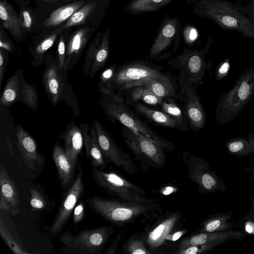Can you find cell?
I'll return each instance as SVG.
<instances>
[{
  "label": "cell",
  "mask_w": 254,
  "mask_h": 254,
  "mask_svg": "<svg viewBox=\"0 0 254 254\" xmlns=\"http://www.w3.org/2000/svg\"><path fill=\"white\" fill-rule=\"evenodd\" d=\"M123 234L124 232H121L116 236L110 246L107 249L105 254H114L116 253L117 248L122 239Z\"/></svg>",
  "instance_id": "cell-46"
},
{
  "label": "cell",
  "mask_w": 254,
  "mask_h": 254,
  "mask_svg": "<svg viewBox=\"0 0 254 254\" xmlns=\"http://www.w3.org/2000/svg\"><path fill=\"white\" fill-rule=\"evenodd\" d=\"M173 0H132L125 10L131 14L155 11L169 4Z\"/></svg>",
  "instance_id": "cell-29"
},
{
  "label": "cell",
  "mask_w": 254,
  "mask_h": 254,
  "mask_svg": "<svg viewBox=\"0 0 254 254\" xmlns=\"http://www.w3.org/2000/svg\"><path fill=\"white\" fill-rule=\"evenodd\" d=\"M249 213L254 218V205L251 204Z\"/></svg>",
  "instance_id": "cell-54"
},
{
  "label": "cell",
  "mask_w": 254,
  "mask_h": 254,
  "mask_svg": "<svg viewBox=\"0 0 254 254\" xmlns=\"http://www.w3.org/2000/svg\"><path fill=\"white\" fill-rule=\"evenodd\" d=\"M61 138L64 142V149L69 162L78 168L80 164L78 157L84 145L82 130L74 122L68 124Z\"/></svg>",
  "instance_id": "cell-17"
},
{
  "label": "cell",
  "mask_w": 254,
  "mask_h": 254,
  "mask_svg": "<svg viewBox=\"0 0 254 254\" xmlns=\"http://www.w3.org/2000/svg\"><path fill=\"white\" fill-rule=\"evenodd\" d=\"M71 185L62 194V199L55 219L48 228L49 233L54 236L58 235L68 221L76 204L85 194L83 171L81 165Z\"/></svg>",
  "instance_id": "cell-9"
},
{
  "label": "cell",
  "mask_w": 254,
  "mask_h": 254,
  "mask_svg": "<svg viewBox=\"0 0 254 254\" xmlns=\"http://www.w3.org/2000/svg\"><path fill=\"white\" fill-rule=\"evenodd\" d=\"M178 67L180 69V79H186L187 82L195 83L198 79L202 68V60L195 52L178 56Z\"/></svg>",
  "instance_id": "cell-21"
},
{
  "label": "cell",
  "mask_w": 254,
  "mask_h": 254,
  "mask_svg": "<svg viewBox=\"0 0 254 254\" xmlns=\"http://www.w3.org/2000/svg\"><path fill=\"white\" fill-rule=\"evenodd\" d=\"M230 67V64L228 63L225 62L224 63L219 69V72L220 73L223 74L226 72L229 69Z\"/></svg>",
  "instance_id": "cell-52"
},
{
  "label": "cell",
  "mask_w": 254,
  "mask_h": 254,
  "mask_svg": "<svg viewBox=\"0 0 254 254\" xmlns=\"http://www.w3.org/2000/svg\"><path fill=\"white\" fill-rule=\"evenodd\" d=\"M73 223L76 225L84 219L86 215V208L85 202L81 199L75 206L73 211Z\"/></svg>",
  "instance_id": "cell-42"
},
{
  "label": "cell",
  "mask_w": 254,
  "mask_h": 254,
  "mask_svg": "<svg viewBox=\"0 0 254 254\" xmlns=\"http://www.w3.org/2000/svg\"><path fill=\"white\" fill-rule=\"evenodd\" d=\"M247 7V12L246 13L254 19V0L250 2Z\"/></svg>",
  "instance_id": "cell-51"
},
{
  "label": "cell",
  "mask_w": 254,
  "mask_h": 254,
  "mask_svg": "<svg viewBox=\"0 0 254 254\" xmlns=\"http://www.w3.org/2000/svg\"><path fill=\"white\" fill-rule=\"evenodd\" d=\"M250 86L246 81H243L238 90V96L240 100H245L250 94Z\"/></svg>",
  "instance_id": "cell-47"
},
{
  "label": "cell",
  "mask_w": 254,
  "mask_h": 254,
  "mask_svg": "<svg viewBox=\"0 0 254 254\" xmlns=\"http://www.w3.org/2000/svg\"><path fill=\"white\" fill-rule=\"evenodd\" d=\"M52 158L57 168L61 189L66 190L73 183L75 178V172L78 168L69 162L64 148L57 141L52 149Z\"/></svg>",
  "instance_id": "cell-16"
},
{
  "label": "cell",
  "mask_w": 254,
  "mask_h": 254,
  "mask_svg": "<svg viewBox=\"0 0 254 254\" xmlns=\"http://www.w3.org/2000/svg\"><path fill=\"white\" fill-rule=\"evenodd\" d=\"M62 27L35 43L30 49L31 64L34 67L41 66L45 61L46 52L53 45L58 36L62 30Z\"/></svg>",
  "instance_id": "cell-27"
},
{
  "label": "cell",
  "mask_w": 254,
  "mask_h": 254,
  "mask_svg": "<svg viewBox=\"0 0 254 254\" xmlns=\"http://www.w3.org/2000/svg\"><path fill=\"white\" fill-rule=\"evenodd\" d=\"M243 171L251 173V176L254 179V167L244 168Z\"/></svg>",
  "instance_id": "cell-53"
},
{
  "label": "cell",
  "mask_w": 254,
  "mask_h": 254,
  "mask_svg": "<svg viewBox=\"0 0 254 254\" xmlns=\"http://www.w3.org/2000/svg\"><path fill=\"white\" fill-rule=\"evenodd\" d=\"M182 159L188 169V178L197 185L201 193L226 190L225 182L210 170L207 161L186 152H183Z\"/></svg>",
  "instance_id": "cell-8"
},
{
  "label": "cell",
  "mask_w": 254,
  "mask_h": 254,
  "mask_svg": "<svg viewBox=\"0 0 254 254\" xmlns=\"http://www.w3.org/2000/svg\"><path fill=\"white\" fill-rule=\"evenodd\" d=\"M0 18L3 27L11 33L16 39L21 36L22 24L12 7L6 2H0Z\"/></svg>",
  "instance_id": "cell-26"
},
{
  "label": "cell",
  "mask_w": 254,
  "mask_h": 254,
  "mask_svg": "<svg viewBox=\"0 0 254 254\" xmlns=\"http://www.w3.org/2000/svg\"><path fill=\"white\" fill-rule=\"evenodd\" d=\"M183 36L185 42L188 44L190 45L197 39V32L194 27L189 25L184 29Z\"/></svg>",
  "instance_id": "cell-45"
},
{
  "label": "cell",
  "mask_w": 254,
  "mask_h": 254,
  "mask_svg": "<svg viewBox=\"0 0 254 254\" xmlns=\"http://www.w3.org/2000/svg\"><path fill=\"white\" fill-rule=\"evenodd\" d=\"M186 102L185 114L187 120L193 128L200 127L203 122V113L199 101L190 86L186 90Z\"/></svg>",
  "instance_id": "cell-25"
},
{
  "label": "cell",
  "mask_w": 254,
  "mask_h": 254,
  "mask_svg": "<svg viewBox=\"0 0 254 254\" xmlns=\"http://www.w3.org/2000/svg\"><path fill=\"white\" fill-rule=\"evenodd\" d=\"M91 175L100 187L117 198L140 202L154 200L153 199L146 197L145 190L117 172H106L93 167Z\"/></svg>",
  "instance_id": "cell-7"
},
{
  "label": "cell",
  "mask_w": 254,
  "mask_h": 254,
  "mask_svg": "<svg viewBox=\"0 0 254 254\" xmlns=\"http://www.w3.org/2000/svg\"><path fill=\"white\" fill-rule=\"evenodd\" d=\"M95 4L89 3L80 8L68 19L64 26V28H68L71 26L81 24L86 20L87 16L93 10Z\"/></svg>",
  "instance_id": "cell-39"
},
{
  "label": "cell",
  "mask_w": 254,
  "mask_h": 254,
  "mask_svg": "<svg viewBox=\"0 0 254 254\" xmlns=\"http://www.w3.org/2000/svg\"><path fill=\"white\" fill-rule=\"evenodd\" d=\"M100 104L106 116L113 123L116 120L124 126L149 137L166 146L172 151L174 146L164 137L159 136L126 104L121 93L112 95H102Z\"/></svg>",
  "instance_id": "cell-4"
},
{
  "label": "cell",
  "mask_w": 254,
  "mask_h": 254,
  "mask_svg": "<svg viewBox=\"0 0 254 254\" xmlns=\"http://www.w3.org/2000/svg\"><path fill=\"white\" fill-rule=\"evenodd\" d=\"M22 16L23 18L24 25L26 28H29L32 24V18L27 10H24L22 12Z\"/></svg>",
  "instance_id": "cell-49"
},
{
  "label": "cell",
  "mask_w": 254,
  "mask_h": 254,
  "mask_svg": "<svg viewBox=\"0 0 254 254\" xmlns=\"http://www.w3.org/2000/svg\"><path fill=\"white\" fill-rule=\"evenodd\" d=\"M122 132L125 142L136 159L156 169H160L164 166L165 151H169L166 146L124 126Z\"/></svg>",
  "instance_id": "cell-6"
},
{
  "label": "cell",
  "mask_w": 254,
  "mask_h": 254,
  "mask_svg": "<svg viewBox=\"0 0 254 254\" xmlns=\"http://www.w3.org/2000/svg\"><path fill=\"white\" fill-rule=\"evenodd\" d=\"M58 66V62L56 64L47 65L42 75V80L45 91L54 106H57L62 98L64 79Z\"/></svg>",
  "instance_id": "cell-15"
},
{
  "label": "cell",
  "mask_w": 254,
  "mask_h": 254,
  "mask_svg": "<svg viewBox=\"0 0 254 254\" xmlns=\"http://www.w3.org/2000/svg\"><path fill=\"white\" fill-rule=\"evenodd\" d=\"M113 224L93 229H84L77 235L70 230L61 235L62 251L67 254H100L115 231Z\"/></svg>",
  "instance_id": "cell-5"
},
{
  "label": "cell",
  "mask_w": 254,
  "mask_h": 254,
  "mask_svg": "<svg viewBox=\"0 0 254 254\" xmlns=\"http://www.w3.org/2000/svg\"><path fill=\"white\" fill-rule=\"evenodd\" d=\"M0 207L14 217L21 213L20 199L15 182L0 164Z\"/></svg>",
  "instance_id": "cell-14"
},
{
  "label": "cell",
  "mask_w": 254,
  "mask_h": 254,
  "mask_svg": "<svg viewBox=\"0 0 254 254\" xmlns=\"http://www.w3.org/2000/svg\"><path fill=\"white\" fill-rule=\"evenodd\" d=\"M193 13L211 19L222 29L237 30L246 37H254V19L231 2L200 0Z\"/></svg>",
  "instance_id": "cell-3"
},
{
  "label": "cell",
  "mask_w": 254,
  "mask_h": 254,
  "mask_svg": "<svg viewBox=\"0 0 254 254\" xmlns=\"http://www.w3.org/2000/svg\"><path fill=\"white\" fill-rule=\"evenodd\" d=\"M0 236L8 248L15 254H30L22 243L19 244L12 236L6 228L0 216Z\"/></svg>",
  "instance_id": "cell-36"
},
{
  "label": "cell",
  "mask_w": 254,
  "mask_h": 254,
  "mask_svg": "<svg viewBox=\"0 0 254 254\" xmlns=\"http://www.w3.org/2000/svg\"><path fill=\"white\" fill-rule=\"evenodd\" d=\"M83 3V1H77L60 7L53 11L49 17L43 23V24L46 27L59 25L70 18L74 13L79 10Z\"/></svg>",
  "instance_id": "cell-30"
},
{
  "label": "cell",
  "mask_w": 254,
  "mask_h": 254,
  "mask_svg": "<svg viewBox=\"0 0 254 254\" xmlns=\"http://www.w3.org/2000/svg\"><path fill=\"white\" fill-rule=\"evenodd\" d=\"M131 102L135 111L149 122L160 126L186 130L176 120L163 111L150 109L138 101Z\"/></svg>",
  "instance_id": "cell-22"
},
{
  "label": "cell",
  "mask_w": 254,
  "mask_h": 254,
  "mask_svg": "<svg viewBox=\"0 0 254 254\" xmlns=\"http://www.w3.org/2000/svg\"><path fill=\"white\" fill-rule=\"evenodd\" d=\"M0 47L8 52H13L15 50L13 43L10 40L3 37L1 34L0 39Z\"/></svg>",
  "instance_id": "cell-48"
},
{
  "label": "cell",
  "mask_w": 254,
  "mask_h": 254,
  "mask_svg": "<svg viewBox=\"0 0 254 254\" xmlns=\"http://www.w3.org/2000/svg\"><path fill=\"white\" fill-rule=\"evenodd\" d=\"M182 217L179 211L167 210L149 220L141 233L152 254H175L179 250L181 239L189 231L183 227Z\"/></svg>",
  "instance_id": "cell-2"
},
{
  "label": "cell",
  "mask_w": 254,
  "mask_h": 254,
  "mask_svg": "<svg viewBox=\"0 0 254 254\" xmlns=\"http://www.w3.org/2000/svg\"><path fill=\"white\" fill-rule=\"evenodd\" d=\"M117 67L114 64L101 72L98 85L99 91L102 95H112L115 93L114 80Z\"/></svg>",
  "instance_id": "cell-35"
},
{
  "label": "cell",
  "mask_w": 254,
  "mask_h": 254,
  "mask_svg": "<svg viewBox=\"0 0 254 254\" xmlns=\"http://www.w3.org/2000/svg\"><path fill=\"white\" fill-rule=\"evenodd\" d=\"M17 146L26 165L36 170L45 164V158L38 151L36 141L20 125L16 128Z\"/></svg>",
  "instance_id": "cell-13"
},
{
  "label": "cell",
  "mask_w": 254,
  "mask_h": 254,
  "mask_svg": "<svg viewBox=\"0 0 254 254\" xmlns=\"http://www.w3.org/2000/svg\"><path fill=\"white\" fill-rule=\"evenodd\" d=\"M235 227L242 229L247 236L254 237V218L249 213L237 222Z\"/></svg>",
  "instance_id": "cell-41"
},
{
  "label": "cell",
  "mask_w": 254,
  "mask_h": 254,
  "mask_svg": "<svg viewBox=\"0 0 254 254\" xmlns=\"http://www.w3.org/2000/svg\"><path fill=\"white\" fill-rule=\"evenodd\" d=\"M88 28H82L76 31L69 39L66 46L65 61L64 71H70L80 58L88 41Z\"/></svg>",
  "instance_id": "cell-20"
},
{
  "label": "cell",
  "mask_w": 254,
  "mask_h": 254,
  "mask_svg": "<svg viewBox=\"0 0 254 254\" xmlns=\"http://www.w3.org/2000/svg\"><path fill=\"white\" fill-rule=\"evenodd\" d=\"M8 52L0 48V87L2 85L6 67L8 63Z\"/></svg>",
  "instance_id": "cell-44"
},
{
  "label": "cell",
  "mask_w": 254,
  "mask_h": 254,
  "mask_svg": "<svg viewBox=\"0 0 254 254\" xmlns=\"http://www.w3.org/2000/svg\"><path fill=\"white\" fill-rule=\"evenodd\" d=\"M47 1H50V2H52L53 1H58V0H46Z\"/></svg>",
  "instance_id": "cell-56"
},
{
  "label": "cell",
  "mask_w": 254,
  "mask_h": 254,
  "mask_svg": "<svg viewBox=\"0 0 254 254\" xmlns=\"http://www.w3.org/2000/svg\"><path fill=\"white\" fill-rule=\"evenodd\" d=\"M135 86H145L162 100L173 97L175 94L173 85L166 75L153 77L138 82L133 84L130 88Z\"/></svg>",
  "instance_id": "cell-23"
},
{
  "label": "cell",
  "mask_w": 254,
  "mask_h": 254,
  "mask_svg": "<svg viewBox=\"0 0 254 254\" xmlns=\"http://www.w3.org/2000/svg\"><path fill=\"white\" fill-rule=\"evenodd\" d=\"M92 211L117 227L131 223L140 217L150 220L162 212L161 204L108 198L97 195L86 199Z\"/></svg>",
  "instance_id": "cell-1"
},
{
  "label": "cell",
  "mask_w": 254,
  "mask_h": 254,
  "mask_svg": "<svg viewBox=\"0 0 254 254\" xmlns=\"http://www.w3.org/2000/svg\"><path fill=\"white\" fill-rule=\"evenodd\" d=\"M163 112L176 120L185 129V118L181 108L173 99V97H169L162 100L160 103Z\"/></svg>",
  "instance_id": "cell-38"
},
{
  "label": "cell",
  "mask_w": 254,
  "mask_h": 254,
  "mask_svg": "<svg viewBox=\"0 0 254 254\" xmlns=\"http://www.w3.org/2000/svg\"><path fill=\"white\" fill-rule=\"evenodd\" d=\"M18 74L17 71L7 79L0 98L2 105H10L20 99L21 80Z\"/></svg>",
  "instance_id": "cell-28"
},
{
  "label": "cell",
  "mask_w": 254,
  "mask_h": 254,
  "mask_svg": "<svg viewBox=\"0 0 254 254\" xmlns=\"http://www.w3.org/2000/svg\"><path fill=\"white\" fill-rule=\"evenodd\" d=\"M86 155L91 160L92 167L105 170L110 162L104 155L97 140L94 127L90 128V135L88 133V125L80 124Z\"/></svg>",
  "instance_id": "cell-19"
},
{
  "label": "cell",
  "mask_w": 254,
  "mask_h": 254,
  "mask_svg": "<svg viewBox=\"0 0 254 254\" xmlns=\"http://www.w3.org/2000/svg\"><path fill=\"white\" fill-rule=\"evenodd\" d=\"M232 216L231 211L210 215L201 222L200 228L196 232L211 233L232 230L235 224L228 221Z\"/></svg>",
  "instance_id": "cell-24"
},
{
  "label": "cell",
  "mask_w": 254,
  "mask_h": 254,
  "mask_svg": "<svg viewBox=\"0 0 254 254\" xmlns=\"http://www.w3.org/2000/svg\"><path fill=\"white\" fill-rule=\"evenodd\" d=\"M217 247L211 244L190 246L185 249L177 251L175 254H201L212 251Z\"/></svg>",
  "instance_id": "cell-40"
},
{
  "label": "cell",
  "mask_w": 254,
  "mask_h": 254,
  "mask_svg": "<svg viewBox=\"0 0 254 254\" xmlns=\"http://www.w3.org/2000/svg\"><path fill=\"white\" fill-rule=\"evenodd\" d=\"M251 204L254 205V196L252 198L251 200Z\"/></svg>",
  "instance_id": "cell-55"
},
{
  "label": "cell",
  "mask_w": 254,
  "mask_h": 254,
  "mask_svg": "<svg viewBox=\"0 0 254 254\" xmlns=\"http://www.w3.org/2000/svg\"><path fill=\"white\" fill-rule=\"evenodd\" d=\"M179 25V21L175 18L163 20L157 36L150 50L149 56L150 58L156 59L157 56L169 48L177 35Z\"/></svg>",
  "instance_id": "cell-18"
},
{
  "label": "cell",
  "mask_w": 254,
  "mask_h": 254,
  "mask_svg": "<svg viewBox=\"0 0 254 254\" xmlns=\"http://www.w3.org/2000/svg\"><path fill=\"white\" fill-rule=\"evenodd\" d=\"M122 252L124 254H152L148 249L141 232L130 236L123 244Z\"/></svg>",
  "instance_id": "cell-33"
},
{
  "label": "cell",
  "mask_w": 254,
  "mask_h": 254,
  "mask_svg": "<svg viewBox=\"0 0 254 254\" xmlns=\"http://www.w3.org/2000/svg\"><path fill=\"white\" fill-rule=\"evenodd\" d=\"M247 236V234L243 230H231L211 233L196 232L181 239L178 250L190 246L205 244H211L218 246L229 240H241Z\"/></svg>",
  "instance_id": "cell-12"
},
{
  "label": "cell",
  "mask_w": 254,
  "mask_h": 254,
  "mask_svg": "<svg viewBox=\"0 0 254 254\" xmlns=\"http://www.w3.org/2000/svg\"><path fill=\"white\" fill-rule=\"evenodd\" d=\"M156 65L142 61H132L117 67L114 80V90L121 93L134 83L156 76H163Z\"/></svg>",
  "instance_id": "cell-10"
},
{
  "label": "cell",
  "mask_w": 254,
  "mask_h": 254,
  "mask_svg": "<svg viewBox=\"0 0 254 254\" xmlns=\"http://www.w3.org/2000/svg\"><path fill=\"white\" fill-rule=\"evenodd\" d=\"M29 192L31 212L44 210H51L55 207V202L50 199L44 191L36 188L30 187Z\"/></svg>",
  "instance_id": "cell-32"
},
{
  "label": "cell",
  "mask_w": 254,
  "mask_h": 254,
  "mask_svg": "<svg viewBox=\"0 0 254 254\" xmlns=\"http://www.w3.org/2000/svg\"><path fill=\"white\" fill-rule=\"evenodd\" d=\"M31 109L35 111L38 105V94L36 87L27 83L23 78L21 80L20 100Z\"/></svg>",
  "instance_id": "cell-37"
},
{
  "label": "cell",
  "mask_w": 254,
  "mask_h": 254,
  "mask_svg": "<svg viewBox=\"0 0 254 254\" xmlns=\"http://www.w3.org/2000/svg\"><path fill=\"white\" fill-rule=\"evenodd\" d=\"M66 46L64 36H61L58 46V66L60 70L64 72L63 70L65 61ZM65 73V72H64Z\"/></svg>",
  "instance_id": "cell-43"
},
{
  "label": "cell",
  "mask_w": 254,
  "mask_h": 254,
  "mask_svg": "<svg viewBox=\"0 0 254 254\" xmlns=\"http://www.w3.org/2000/svg\"><path fill=\"white\" fill-rule=\"evenodd\" d=\"M177 191L176 188H174L172 186H168L164 187L160 191V193L164 195H168L174 191Z\"/></svg>",
  "instance_id": "cell-50"
},
{
  "label": "cell",
  "mask_w": 254,
  "mask_h": 254,
  "mask_svg": "<svg viewBox=\"0 0 254 254\" xmlns=\"http://www.w3.org/2000/svg\"><path fill=\"white\" fill-rule=\"evenodd\" d=\"M109 34H104L97 50L94 62L91 66L89 76L93 78L98 71L101 70L106 64L109 54Z\"/></svg>",
  "instance_id": "cell-31"
},
{
  "label": "cell",
  "mask_w": 254,
  "mask_h": 254,
  "mask_svg": "<svg viewBox=\"0 0 254 254\" xmlns=\"http://www.w3.org/2000/svg\"><path fill=\"white\" fill-rule=\"evenodd\" d=\"M129 89L131 101H141L148 105L157 106L160 105L162 101L145 86H135Z\"/></svg>",
  "instance_id": "cell-34"
},
{
  "label": "cell",
  "mask_w": 254,
  "mask_h": 254,
  "mask_svg": "<svg viewBox=\"0 0 254 254\" xmlns=\"http://www.w3.org/2000/svg\"><path fill=\"white\" fill-rule=\"evenodd\" d=\"M93 126L98 144L106 158L117 167L122 168L127 173L132 175L136 167L130 156L116 144L110 134L100 123L95 119Z\"/></svg>",
  "instance_id": "cell-11"
}]
</instances>
